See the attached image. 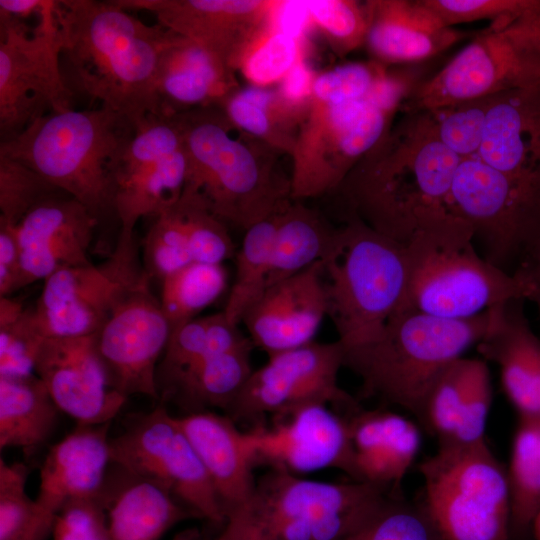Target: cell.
Listing matches in <instances>:
<instances>
[{
	"label": "cell",
	"mask_w": 540,
	"mask_h": 540,
	"mask_svg": "<svg viewBox=\"0 0 540 540\" xmlns=\"http://www.w3.org/2000/svg\"><path fill=\"white\" fill-rule=\"evenodd\" d=\"M460 161L434 135L423 111L404 110L400 121L360 158L337 189L351 216L405 246L449 212Z\"/></svg>",
	"instance_id": "6da1fadb"
},
{
	"label": "cell",
	"mask_w": 540,
	"mask_h": 540,
	"mask_svg": "<svg viewBox=\"0 0 540 540\" xmlns=\"http://www.w3.org/2000/svg\"><path fill=\"white\" fill-rule=\"evenodd\" d=\"M55 15L61 54L83 91L135 127L162 115L156 78L170 30L145 24L115 0H61Z\"/></svg>",
	"instance_id": "7a4b0ae2"
},
{
	"label": "cell",
	"mask_w": 540,
	"mask_h": 540,
	"mask_svg": "<svg viewBox=\"0 0 540 540\" xmlns=\"http://www.w3.org/2000/svg\"><path fill=\"white\" fill-rule=\"evenodd\" d=\"M188 160L183 191L196 195L227 226L245 231L291 200L277 153L240 132L220 106L174 114Z\"/></svg>",
	"instance_id": "3957f363"
},
{
	"label": "cell",
	"mask_w": 540,
	"mask_h": 540,
	"mask_svg": "<svg viewBox=\"0 0 540 540\" xmlns=\"http://www.w3.org/2000/svg\"><path fill=\"white\" fill-rule=\"evenodd\" d=\"M135 133L125 116L101 106L49 112L0 142V155L30 167L98 220L114 213L115 176Z\"/></svg>",
	"instance_id": "277c9868"
},
{
	"label": "cell",
	"mask_w": 540,
	"mask_h": 540,
	"mask_svg": "<svg viewBox=\"0 0 540 540\" xmlns=\"http://www.w3.org/2000/svg\"><path fill=\"white\" fill-rule=\"evenodd\" d=\"M488 310L468 319H446L403 310L373 340L344 349V367L361 379L363 397H377L421 423L426 398L443 370L486 333Z\"/></svg>",
	"instance_id": "5b68a950"
},
{
	"label": "cell",
	"mask_w": 540,
	"mask_h": 540,
	"mask_svg": "<svg viewBox=\"0 0 540 540\" xmlns=\"http://www.w3.org/2000/svg\"><path fill=\"white\" fill-rule=\"evenodd\" d=\"M409 92V83L387 70L369 93L360 96H346L314 81L290 155L291 198H311L337 189L392 127Z\"/></svg>",
	"instance_id": "8992f818"
},
{
	"label": "cell",
	"mask_w": 540,
	"mask_h": 540,
	"mask_svg": "<svg viewBox=\"0 0 540 540\" xmlns=\"http://www.w3.org/2000/svg\"><path fill=\"white\" fill-rule=\"evenodd\" d=\"M391 493L364 482L331 483L271 468L226 515L212 540H335L365 523Z\"/></svg>",
	"instance_id": "52a82bcc"
},
{
	"label": "cell",
	"mask_w": 540,
	"mask_h": 540,
	"mask_svg": "<svg viewBox=\"0 0 540 540\" xmlns=\"http://www.w3.org/2000/svg\"><path fill=\"white\" fill-rule=\"evenodd\" d=\"M405 253L407 288L398 312L468 319L511 299L525 300L520 281L480 255L470 224L450 212L417 232Z\"/></svg>",
	"instance_id": "ba28073f"
},
{
	"label": "cell",
	"mask_w": 540,
	"mask_h": 540,
	"mask_svg": "<svg viewBox=\"0 0 540 540\" xmlns=\"http://www.w3.org/2000/svg\"><path fill=\"white\" fill-rule=\"evenodd\" d=\"M322 262L337 340L350 349L376 338L405 298V246L351 216Z\"/></svg>",
	"instance_id": "9c48e42d"
},
{
	"label": "cell",
	"mask_w": 540,
	"mask_h": 540,
	"mask_svg": "<svg viewBox=\"0 0 540 540\" xmlns=\"http://www.w3.org/2000/svg\"><path fill=\"white\" fill-rule=\"evenodd\" d=\"M423 513L441 540H508L510 494L506 467L486 438L439 443L419 464Z\"/></svg>",
	"instance_id": "30bf717a"
},
{
	"label": "cell",
	"mask_w": 540,
	"mask_h": 540,
	"mask_svg": "<svg viewBox=\"0 0 540 540\" xmlns=\"http://www.w3.org/2000/svg\"><path fill=\"white\" fill-rule=\"evenodd\" d=\"M540 84V13L475 35L413 88L404 110H427Z\"/></svg>",
	"instance_id": "8fae6325"
},
{
	"label": "cell",
	"mask_w": 540,
	"mask_h": 540,
	"mask_svg": "<svg viewBox=\"0 0 540 540\" xmlns=\"http://www.w3.org/2000/svg\"><path fill=\"white\" fill-rule=\"evenodd\" d=\"M448 211L470 224L486 260L510 272V264L540 238V182L501 173L476 156L465 158L455 172Z\"/></svg>",
	"instance_id": "7c38bea8"
},
{
	"label": "cell",
	"mask_w": 540,
	"mask_h": 540,
	"mask_svg": "<svg viewBox=\"0 0 540 540\" xmlns=\"http://www.w3.org/2000/svg\"><path fill=\"white\" fill-rule=\"evenodd\" d=\"M56 4L48 0L33 29L21 20L0 17L1 141L21 134L46 109H71V92L60 71Z\"/></svg>",
	"instance_id": "4fadbf2b"
},
{
	"label": "cell",
	"mask_w": 540,
	"mask_h": 540,
	"mask_svg": "<svg viewBox=\"0 0 540 540\" xmlns=\"http://www.w3.org/2000/svg\"><path fill=\"white\" fill-rule=\"evenodd\" d=\"M112 463L171 495L195 518L223 526L225 514L210 477L177 417L165 407L132 418L110 439Z\"/></svg>",
	"instance_id": "5bb4252c"
},
{
	"label": "cell",
	"mask_w": 540,
	"mask_h": 540,
	"mask_svg": "<svg viewBox=\"0 0 540 540\" xmlns=\"http://www.w3.org/2000/svg\"><path fill=\"white\" fill-rule=\"evenodd\" d=\"M344 347L337 340L306 345L268 355V361L253 370L242 390L225 411L236 424L261 421L310 403L359 409L357 400L338 384L344 367Z\"/></svg>",
	"instance_id": "9a60e30c"
},
{
	"label": "cell",
	"mask_w": 540,
	"mask_h": 540,
	"mask_svg": "<svg viewBox=\"0 0 540 540\" xmlns=\"http://www.w3.org/2000/svg\"><path fill=\"white\" fill-rule=\"evenodd\" d=\"M119 240L102 265L61 269L44 280L40 296L29 307L44 338L97 333L121 298L145 275L138 268L136 246Z\"/></svg>",
	"instance_id": "2e32d148"
},
{
	"label": "cell",
	"mask_w": 540,
	"mask_h": 540,
	"mask_svg": "<svg viewBox=\"0 0 540 540\" xmlns=\"http://www.w3.org/2000/svg\"><path fill=\"white\" fill-rule=\"evenodd\" d=\"M187 171L175 116H147L135 127L115 176L113 208L121 227L119 239L133 240L141 217H153L175 204L183 193Z\"/></svg>",
	"instance_id": "e0dca14e"
},
{
	"label": "cell",
	"mask_w": 540,
	"mask_h": 540,
	"mask_svg": "<svg viewBox=\"0 0 540 540\" xmlns=\"http://www.w3.org/2000/svg\"><path fill=\"white\" fill-rule=\"evenodd\" d=\"M145 274L116 304L96 333L111 385L125 397L158 399L157 369L171 329Z\"/></svg>",
	"instance_id": "ac0fdd59"
},
{
	"label": "cell",
	"mask_w": 540,
	"mask_h": 540,
	"mask_svg": "<svg viewBox=\"0 0 540 540\" xmlns=\"http://www.w3.org/2000/svg\"><path fill=\"white\" fill-rule=\"evenodd\" d=\"M258 463L294 475L336 468L353 476V452L346 417L328 404L310 403L274 415L270 427L249 431Z\"/></svg>",
	"instance_id": "d6986e66"
},
{
	"label": "cell",
	"mask_w": 540,
	"mask_h": 540,
	"mask_svg": "<svg viewBox=\"0 0 540 540\" xmlns=\"http://www.w3.org/2000/svg\"><path fill=\"white\" fill-rule=\"evenodd\" d=\"M35 374L59 410L78 425L110 423L127 399L111 385L97 350L96 333L44 339Z\"/></svg>",
	"instance_id": "ffe728a7"
},
{
	"label": "cell",
	"mask_w": 540,
	"mask_h": 540,
	"mask_svg": "<svg viewBox=\"0 0 540 540\" xmlns=\"http://www.w3.org/2000/svg\"><path fill=\"white\" fill-rule=\"evenodd\" d=\"M127 10H146L158 24L189 38L234 71L251 42L271 23L276 0H115ZM237 72V71H236Z\"/></svg>",
	"instance_id": "44dd1931"
},
{
	"label": "cell",
	"mask_w": 540,
	"mask_h": 540,
	"mask_svg": "<svg viewBox=\"0 0 540 540\" xmlns=\"http://www.w3.org/2000/svg\"><path fill=\"white\" fill-rule=\"evenodd\" d=\"M99 220L78 200L58 191L33 207L17 226L18 289L57 271L91 263L88 248Z\"/></svg>",
	"instance_id": "7402d4cb"
},
{
	"label": "cell",
	"mask_w": 540,
	"mask_h": 540,
	"mask_svg": "<svg viewBox=\"0 0 540 540\" xmlns=\"http://www.w3.org/2000/svg\"><path fill=\"white\" fill-rule=\"evenodd\" d=\"M323 262L268 286L242 322L254 346L268 355L313 342L328 314Z\"/></svg>",
	"instance_id": "603a6c76"
},
{
	"label": "cell",
	"mask_w": 540,
	"mask_h": 540,
	"mask_svg": "<svg viewBox=\"0 0 540 540\" xmlns=\"http://www.w3.org/2000/svg\"><path fill=\"white\" fill-rule=\"evenodd\" d=\"M109 426L78 425L50 448L40 470L36 498L49 514L56 517L70 501L105 494L112 463Z\"/></svg>",
	"instance_id": "cb8c5ba5"
},
{
	"label": "cell",
	"mask_w": 540,
	"mask_h": 540,
	"mask_svg": "<svg viewBox=\"0 0 540 540\" xmlns=\"http://www.w3.org/2000/svg\"><path fill=\"white\" fill-rule=\"evenodd\" d=\"M365 41L373 61L383 65L416 63L452 47L466 33L446 26L423 0H369Z\"/></svg>",
	"instance_id": "d4e9b609"
},
{
	"label": "cell",
	"mask_w": 540,
	"mask_h": 540,
	"mask_svg": "<svg viewBox=\"0 0 540 540\" xmlns=\"http://www.w3.org/2000/svg\"><path fill=\"white\" fill-rule=\"evenodd\" d=\"M238 88L236 71L229 65L201 44L170 31L156 78L162 115L220 106Z\"/></svg>",
	"instance_id": "484cf974"
},
{
	"label": "cell",
	"mask_w": 540,
	"mask_h": 540,
	"mask_svg": "<svg viewBox=\"0 0 540 540\" xmlns=\"http://www.w3.org/2000/svg\"><path fill=\"white\" fill-rule=\"evenodd\" d=\"M476 157L501 173L540 182V84L492 97Z\"/></svg>",
	"instance_id": "4316f807"
},
{
	"label": "cell",
	"mask_w": 540,
	"mask_h": 540,
	"mask_svg": "<svg viewBox=\"0 0 540 540\" xmlns=\"http://www.w3.org/2000/svg\"><path fill=\"white\" fill-rule=\"evenodd\" d=\"M202 461L226 515L243 503L256 480V451L249 431L237 428L226 415L209 410L177 417Z\"/></svg>",
	"instance_id": "83f0119b"
},
{
	"label": "cell",
	"mask_w": 540,
	"mask_h": 540,
	"mask_svg": "<svg viewBox=\"0 0 540 540\" xmlns=\"http://www.w3.org/2000/svg\"><path fill=\"white\" fill-rule=\"evenodd\" d=\"M354 481L396 492L421 445L419 427L387 410H361L346 416Z\"/></svg>",
	"instance_id": "f1b7e54d"
},
{
	"label": "cell",
	"mask_w": 540,
	"mask_h": 540,
	"mask_svg": "<svg viewBox=\"0 0 540 540\" xmlns=\"http://www.w3.org/2000/svg\"><path fill=\"white\" fill-rule=\"evenodd\" d=\"M524 301L511 299L488 309V327L476 348L483 360L499 367L503 390L518 416H539L536 379L540 337L531 329Z\"/></svg>",
	"instance_id": "f546056e"
},
{
	"label": "cell",
	"mask_w": 540,
	"mask_h": 540,
	"mask_svg": "<svg viewBox=\"0 0 540 540\" xmlns=\"http://www.w3.org/2000/svg\"><path fill=\"white\" fill-rule=\"evenodd\" d=\"M106 487L111 540H160L177 523L195 516L159 486L126 472Z\"/></svg>",
	"instance_id": "4dcf8cb0"
},
{
	"label": "cell",
	"mask_w": 540,
	"mask_h": 540,
	"mask_svg": "<svg viewBox=\"0 0 540 540\" xmlns=\"http://www.w3.org/2000/svg\"><path fill=\"white\" fill-rule=\"evenodd\" d=\"M220 107L240 132L287 156L308 110L286 101L277 87L253 85L239 87Z\"/></svg>",
	"instance_id": "1f68e13d"
},
{
	"label": "cell",
	"mask_w": 540,
	"mask_h": 540,
	"mask_svg": "<svg viewBox=\"0 0 540 540\" xmlns=\"http://www.w3.org/2000/svg\"><path fill=\"white\" fill-rule=\"evenodd\" d=\"M61 412L36 374L0 377V448L27 453L43 445Z\"/></svg>",
	"instance_id": "d6a6232c"
},
{
	"label": "cell",
	"mask_w": 540,
	"mask_h": 540,
	"mask_svg": "<svg viewBox=\"0 0 540 540\" xmlns=\"http://www.w3.org/2000/svg\"><path fill=\"white\" fill-rule=\"evenodd\" d=\"M254 346L211 354L185 371L164 394L176 397L188 413L219 408L224 412L238 396L253 369Z\"/></svg>",
	"instance_id": "836d02e7"
},
{
	"label": "cell",
	"mask_w": 540,
	"mask_h": 540,
	"mask_svg": "<svg viewBox=\"0 0 540 540\" xmlns=\"http://www.w3.org/2000/svg\"><path fill=\"white\" fill-rule=\"evenodd\" d=\"M335 233L317 212L288 201L278 213L267 287L323 261Z\"/></svg>",
	"instance_id": "e575fe53"
},
{
	"label": "cell",
	"mask_w": 540,
	"mask_h": 540,
	"mask_svg": "<svg viewBox=\"0 0 540 540\" xmlns=\"http://www.w3.org/2000/svg\"><path fill=\"white\" fill-rule=\"evenodd\" d=\"M246 344L247 338L223 312L195 318L173 330L157 369L159 396L164 395L185 371L203 358L242 348Z\"/></svg>",
	"instance_id": "d590c367"
},
{
	"label": "cell",
	"mask_w": 540,
	"mask_h": 540,
	"mask_svg": "<svg viewBox=\"0 0 540 540\" xmlns=\"http://www.w3.org/2000/svg\"><path fill=\"white\" fill-rule=\"evenodd\" d=\"M506 470L511 531L522 534L540 512V416H518Z\"/></svg>",
	"instance_id": "8d00e7d4"
},
{
	"label": "cell",
	"mask_w": 540,
	"mask_h": 540,
	"mask_svg": "<svg viewBox=\"0 0 540 540\" xmlns=\"http://www.w3.org/2000/svg\"><path fill=\"white\" fill-rule=\"evenodd\" d=\"M279 210L245 231L236 257L235 279L223 310L233 325L242 322L246 311L267 287Z\"/></svg>",
	"instance_id": "74e56055"
},
{
	"label": "cell",
	"mask_w": 540,
	"mask_h": 540,
	"mask_svg": "<svg viewBox=\"0 0 540 540\" xmlns=\"http://www.w3.org/2000/svg\"><path fill=\"white\" fill-rule=\"evenodd\" d=\"M161 282L159 300L172 332L195 319L223 293L227 275L222 264L191 263Z\"/></svg>",
	"instance_id": "f35d334b"
},
{
	"label": "cell",
	"mask_w": 540,
	"mask_h": 540,
	"mask_svg": "<svg viewBox=\"0 0 540 540\" xmlns=\"http://www.w3.org/2000/svg\"><path fill=\"white\" fill-rule=\"evenodd\" d=\"M28 468L0 459V540H46L55 516L26 492Z\"/></svg>",
	"instance_id": "ab89813d"
},
{
	"label": "cell",
	"mask_w": 540,
	"mask_h": 540,
	"mask_svg": "<svg viewBox=\"0 0 540 540\" xmlns=\"http://www.w3.org/2000/svg\"><path fill=\"white\" fill-rule=\"evenodd\" d=\"M478 358L461 357L439 375L425 401L421 425L434 434L439 443L454 435L463 413Z\"/></svg>",
	"instance_id": "60d3db41"
},
{
	"label": "cell",
	"mask_w": 540,
	"mask_h": 540,
	"mask_svg": "<svg viewBox=\"0 0 540 540\" xmlns=\"http://www.w3.org/2000/svg\"><path fill=\"white\" fill-rule=\"evenodd\" d=\"M302 44L303 39L277 28L271 21L244 51L236 71L250 85H278L290 69L304 58Z\"/></svg>",
	"instance_id": "b9f144b4"
},
{
	"label": "cell",
	"mask_w": 540,
	"mask_h": 540,
	"mask_svg": "<svg viewBox=\"0 0 540 540\" xmlns=\"http://www.w3.org/2000/svg\"><path fill=\"white\" fill-rule=\"evenodd\" d=\"M493 96L421 110L437 139L461 160L476 156Z\"/></svg>",
	"instance_id": "7bdbcfd3"
},
{
	"label": "cell",
	"mask_w": 540,
	"mask_h": 540,
	"mask_svg": "<svg viewBox=\"0 0 540 540\" xmlns=\"http://www.w3.org/2000/svg\"><path fill=\"white\" fill-rule=\"evenodd\" d=\"M153 218L143 241L144 272L162 281L193 260L178 201Z\"/></svg>",
	"instance_id": "ee69618b"
},
{
	"label": "cell",
	"mask_w": 540,
	"mask_h": 540,
	"mask_svg": "<svg viewBox=\"0 0 540 540\" xmlns=\"http://www.w3.org/2000/svg\"><path fill=\"white\" fill-rule=\"evenodd\" d=\"M311 24L327 39L332 50L345 56L365 45L369 23L368 1L305 0Z\"/></svg>",
	"instance_id": "f6af8a7d"
},
{
	"label": "cell",
	"mask_w": 540,
	"mask_h": 540,
	"mask_svg": "<svg viewBox=\"0 0 540 540\" xmlns=\"http://www.w3.org/2000/svg\"><path fill=\"white\" fill-rule=\"evenodd\" d=\"M178 205L193 263L222 264L234 255L228 226L196 195L183 191Z\"/></svg>",
	"instance_id": "bcb514c9"
},
{
	"label": "cell",
	"mask_w": 540,
	"mask_h": 540,
	"mask_svg": "<svg viewBox=\"0 0 540 540\" xmlns=\"http://www.w3.org/2000/svg\"><path fill=\"white\" fill-rule=\"evenodd\" d=\"M58 191L30 167L0 155V224L17 227L33 207Z\"/></svg>",
	"instance_id": "7dc6e473"
},
{
	"label": "cell",
	"mask_w": 540,
	"mask_h": 540,
	"mask_svg": "<svg viewBox=\"0 0 540 540\" xmlns=\"http://www.w3.org/2000/svg\"><path fill=\"white\" fill-rule=\"evenodd\" d=\"M449 27L479 20L504 26L519 18L540 13V0H423Z\"/></svg>",
	"instance_id": "c3c4849f"
},
{
	"label": "cell",
	"mask_w": 540,
	"mask_h": 540,
	"mask_svg": "<svg viewBox=\"0 0 540 540\" xmlns=\"http://www.w3.org/2000/svg\"><path fill=\"white\" fill-rule=\"evenodd\" d=\"M433 534L423 512L391 498L365 523L335 540H433Z\"/></svg>",
	"instance_id": "681fc988"
},
{
	"label": "cell",
	"mask_w": 540,
	"mask_h": 540,
	"mask_svg": "<svg viewBox=\"0 0 540 540\" xmlns=\"http://www.w3.org/2000/svg\"><path fill=\"white\" fill-rule=\"evenodd\" d=\"M44 339L29 308L16 322L0 327V377L35 374L36 356Z\"/></svg>",
	"instance_id": "f907efd6"
},
{
	"label": "cell",
	"mask_w": 540,
	"mask_h": 540,
	"mask_svg": "<svg viewBox=\"0 0 540 540\" xmlns=\"http://www.w3.org/2000/svg\"><path fill=\"white\" fill-rule=\"evenodd\" d=\"M51 535L53 540H111L106 494L65 504L56 515Z\"/></svg>",
	"instance_id": "816d5d0a"
},
{
	"label": "cell",
	"mask_w": 540,
	"mask_h": 540,
	"mask_svg": "<svg viewBox=\"0 0 540 540\" xmlns=\"http://www.w3.org/2000/svg\"><path fill=\"white\" fill-rule=\"evenodd\" d=\"M16 229L0 224V297L18 290L20 252Z\"/></svg>",
	"instance_id": "f5cc1de1"
},
{
	"label": "cell",
	"mask_w": 540,
	"mask_h": 540,
	"mask_svg": "<svg viewBox=\"0 0 540 540\" xmlns=\"http://www.w3.org/2000/svg\"><path fill=\"white\" fill-rule=\"evenodd\" d=\"M316 74L302 58L276 87L286 101L297 106H308Z\"/></svg>",
	"instance_id": "db71d44e"
},
{
	"label": "cell",
	"mask_w": 540,
	"mask_h": 540,
	"mask_svg": "<svg viewBox=\"0 0 540 540\" xmlns=\"http://www.w3.org/2000/svg\"><path fill=\"white\" fill-rule=\"evenodd\" d=\"M512 274L522 284L525 300L535 304L540 321V238L524 251Z\"/></svg>",
	"instance_id": "11a10c76"
},
{
	"label": "cell",
	"mask_w": 540,
	"mask_h": 540,
	"mask_svg": "<svg viewBox=\"0 0 540 540\" xmlns=\"http://www.w3.org/2000/svg\"><path fill=\"white\" fill-rule=\"evenodd\" d=\"M48 0H0V17L22 20L39 16Z\"/></svg>",
	"instance_id": "9f6ffc18"
},
{
	"label": "cell",
	"mask_w": 540,
	"mask_h": 540,
	"mask_svg": "<svg viewBox=\"0 0 540 540\" xmlns=\"http://www.w3.org/2000/svg\"><path fill=\"white\" fill-rule=\"evenodd\" d=\"M24 311L25 308L20 301L9 296L0 297V327L16 322Z\"/></svg>",
	"instance_id": "6f0895ef"
},
{
	"label": "cell",
	"mask_w": 540,
	"mask_h": 540,
	"mask_svg": "<svg viewBox=\"0 0 540 540\" xmlns=\"http://www.w3.org/2000/svg\"><path fill=\"white\" fill-rule=\"evenodd\" d=\"M531 530L533 532L534 539L540 540V512L534 518L531 525Z\"/></svg>",
	"instance_id": "680465c9"
},
{
	"label": "cell",
	"mask_w": 540,
	"mask_h": 540,
	"mask_svg": "<svg viewBox=\"0 0 540 540\" xmlns=\"http://www.w3.org/2000/svg\"><path fill=\"white\" fill-rule=\"evenodd\" d=\"M536 399H537L538 412L540 416V353H539V358H538V369H537V379H536Z\"/></svg>",
	"instance_id": "91938a15"
}]
</instances>
